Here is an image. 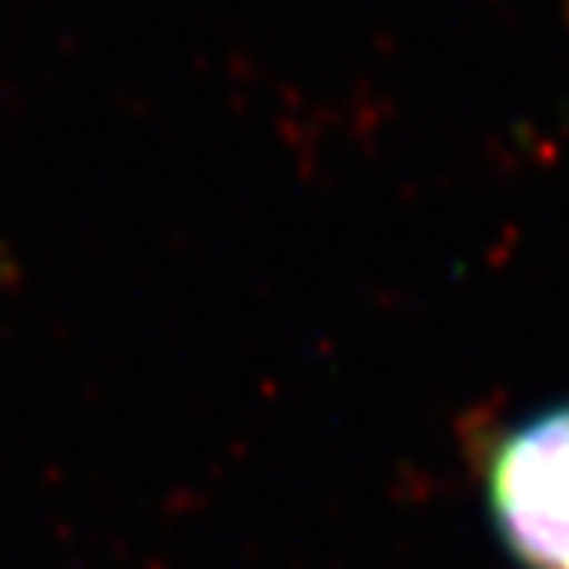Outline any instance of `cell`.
<instances>
[{
    "label": "cell",
    "mask_w": 569,
    "mask_h": 569,
    "mask_svg": "<svg viewBox=\"0 0 569 569\" xmlns=\"http://www.w3.org/2000/svg\"><path fill=\"white\" fill-rule=\"evenodd\" d=\"M485 503L521 569H569V400L518 418L485 451Z\"/></svg>",
    "instance_id": "cell-1"
}]
</instances>
